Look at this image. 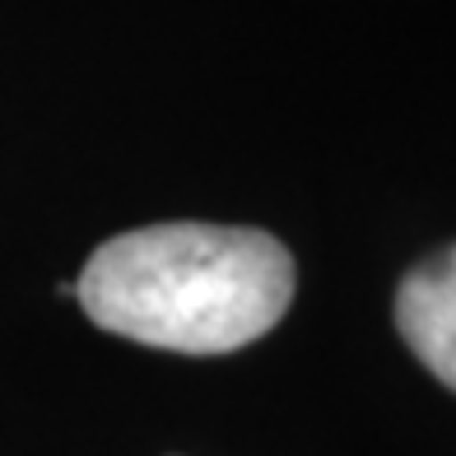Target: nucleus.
<instances>
[{"label": "nucleus", "instance_id": "nucleus-2", "mask_svg": "<svg viewBox=\"0 0 456 456\" xmlns=\"http://www.w3.org/2000/svg\"><path fill=\"white\" fill-rule=\"evenodd\" d=\"M396 330L433 378L456 391V242L401 280Z\"/></svg>", "mask_w": 456, "mask_h": 456}, {"label": "nucleus", "instance_id": "nucleus-1", "mask_svg": "<svg viewBox=\"0 0 456 456\" xmlns=\"http://www.w3.org/2000/svg\"><path fill=\"white\" fill-rule=\"evenodd\" d=\"M294 256L265 228L150 224L89 256L75 294L89 322L173 354H228L294 303Z\"/></svg>", "mask_w": 456, "mask_h": 456}]
</instances>
